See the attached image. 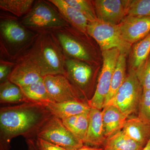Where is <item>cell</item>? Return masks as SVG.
<instances>
[{"instance_id": "cell-22", "label": "cell", "mask_w": 150, "mask_h": 150, "mask_svg": "<svg viewBox=\"0 0 150 150\" xmlns=\"http://www.w3.org/2000/svg\"><path fill=\"white\" fill-rule=\"evenodd\" d=\"M89 112L74 115L62 120L64 125L74 136L83 142L84 144L88 129Z\"/></svg>"}, {"instance_id": "cell-9", "label": "cell", "mask_w": 150, "mask_h": 150, "mask_svg": "<svg viewBox=\"0 0 150 150\" xmlns=\"http://www.w3.org/2000/svg\"><path fill=\"white\" fill-rule=\"evenodd\" d=\"M67 59H77L90 64L93 61L88 46L77 36L78 30L71 25L51 30Z\"/></svg>"}, {"instance_id": "cell-5", "label": "cell", "mask_w": 150, "mask_h": 150, "mask_svg": "<svg viewBox=\"0 0 150 150\" xmlns=\"http://www.w3.org/2000/svg\"><path fill=\"white\" fill-rule=\"evenodd\" d=\"M87 33L96 41L102 51L117 48L121 54L126 55L131 50L132 45L124 40L118 25L108 23L97 18L88 23Z\"/></svg>"}, {"instance_id": "cell-34", "label": "cell", "mask_w": 150, "mask_h": 150, "mask_svg": "<svg viewBox=\"0 0 150 150\" xmlns=\"http://www.w3.org/2000/svg\"><path fill=\"white\" fill-rule=\"evenodd\" d=\"M77 150H103L102 148L91 146L87 145H84L83 146Z\"/></svg>"}, {"instance_id": "cell-30", "label": "cell", "mask_w": 150, "mask_h": 150, "mask_svg": "<svg viewBox=\"0 0 150 150\" xmlns=\"http://www.w3.org/2000/svg\"><path fill=\"white\" fill-rule=\"evenodd\" d=\"M138 111V117L150 125V90L143 89Z\"/></svg>"}, {"instance_id": "cell-26", "label": "cell", "mask_w": 150, "mask_h": 150, "mask_svg": "<svg viewBox=\"0 0 150 150\" xmlns=\"http://www.w3.org/2000/svg\"><path fill=\"white\" fill-rule=\"evenodd\" d=\"M150 54V32L146 37L138 41L133 47L131 54V69H137Z\"/></svg>"}, {"instance_id": "cell-3", "label": "cell", "mask_w": 150, "mask_h": 150, "mask_svg": "<svg viewBox=\"0 0 150 150\" xmlns=\"http://www.w3.org/2000/svg\"><path fill=\"white\" fill-rule=\"evenodd\" d=\"M27 53L35 60L43 77L48 75L66 76V57L51 30L39 32L35 42Z\"/></svg>"}, {"instance_id": "cell-18", "label": "cell", "mask_w": 150, "mask_h": 150, "mask_svg": "<svg viewBox=\"0 0 150 150\" xmlns=\"http://www.w3.org/2000/svg\"><path fill=\"white\" fill-rule=\"evenodd\" d=\"M102 119L106 139L121 131L128 117L114 105L107 104L103 108Z\"/></svg>"}, {"instance_id": "cell-27", "label": "cell", "mask_w": 150, "mask_h": 150, "mask_svg": "<svg viewBox=\"0 0 150 150\" xmlns=\"http://www.w3.org/2000/svg\"><path fill=\"white\" fill-rule=\"evenodd\" d=\"M69 5L79 11L85 17L89 22L97 18L92 1L86 0H65Z\"/></svg>"}, {"instance_id": "cell-1", "label": "cell", "mask_w": 150, "mask_h": 150, "mask_svg": "<svg viewBox=\"0 0 150 150\" xmlns=\"http://www.w3.org/2000/svg\"><path fill=\"white\" fill-rule=\"evenodd\" d=\"M51 115L46 106L30 103L1 108L0 150H10L11 141L18 136L35 137Z\"/></svg>"}, {"instance_id": "cell-29", "label": "cell", "mask_w": 150, "mask_h": 150, "mask_svg": "<svg viewBox=\"0 0 150 150\" xmlns=\"http://www.w3.org/2000/svg\"><path fill=\"white\" fill-rule=\"evenodd\" d=\"M135 70L143 89L150 90V54L140 67Z\"/></svg>"}, {"instance_id": "cell-21", "label": "cell", "mask_w": 150, "mask_h": 150, "mask_svg": "<svg viewBox=\"0 0 150 150\" xmlns=\"http://www.w3.org/2000/svg\"><path fill=\"white\" fill-rule=\"evenodd\" d=\"M144 148L121 130L107 139L103 150H142Z\"/></svg>"}, {"instance_id": "cell-16", "label": "cell", "mask_w": 150, "mask_h": 150, "mask_svg": "<svg viewBox=\"0 0 150 150\" xmlns=\"http://www.w3.org/2000/svg\"><path fill=\"white\" fill-rule=\"evenodd\" d=\"M51 115L61 120L88 112L91 108L88 103L77 100L63 102H51L46 106Z\"/></svg>"}, {"instance_id": "cell-12", "label": "cell", "mask_w": 150, "mask_h": 150, "mask_svg": "<svg viewBox=\"0 0 150 150\" xmlns=\"http://www.w3.org/2000/svg\"><path fill=\"white\" fill-rule=\"evenodd\" d=\"M130 0H96L92 1L97 18L99 20L119 25L127 16Z\"/></svg>"}, {"instance_id": "cell-17", "label": "cell", "mask_w": 150, "mask_h": 150, "mask_svg": "<svg viewBox=\"0 0 150 150\" xmlns=\"http://www.w3.org/2000/svg\"><path fill=\"white\" fill-rule=\"evenodd\" d=\"M48 1L57 9L70 25L88 35L87 30L89 21L83 14L68 4L65 0Z\"/></svg>"}, {"instance_id": "cell-28", "label": "cell", "mask_w": 150, "mask_h": 150, "mask_svg": "<svg viewBox=\"0 0 150 150\" xmlns=\"http://www.w3.org/2000/svg\"><path fill=\"white\" fill-rule=\"evenodd\" d=\"M127 16L150 17V0H130Z\"/></svg>"}, {"instance_id": "cell-8", "label": "cell", "mask_w": 150, "mask_h": 150, "mask_svg": "<svg viewBox=\"0 0 150 150\" xmlns=\"http://www.w3.org/2000/svg\"><path fill=\"white\" fill-rule=\"evenodd\" d=\"M121 52L117 48L102 51L103 64L96 90L92 97L88 101L91 108L101 110L105 105L110 90L111 79Z\"/></svg>"}, {"instance_id": "cell-24", "label": "cell", "mask_w": 150, "mask_h": 150, "mask_svg": "<svg viewBox=\"0 0 150 150\" xmlns=\"http://www.w3.org/2000/svg\"><path fill=\"white\" fill-rule=\"evenodd\" d=\"M126 55L121 54L111 79L110 90L105 100V106L112 99L126 79Z\"/></svg>"}, {"instance_id": "cell-23", "label": "cell", "mask_w": 150, "mask_h": 150, "mask_svg": "<svg viewBox=\"0 0 150 150\" xmlns=\"http://www.w3.org/2000/svg\"><path fill=\"white\" fill-rule=\"evenodd\" d=\"M0 102L19 104L27 103L21 88L8 80L0 85Z\"/></svg>"}, {"instance_id": "cell-4", "label": "cell", "mask_w": 150, "mask_h": 150, "mask_svg": "<svg viewBox=\"0 0 150 150\" xmlns=\"http://www.w3.org/2000/svg\"><path fill=\"white\" fill-rule=\"evenodd\" d=\"M37 1L21 23L28 29L39 33L69 26L57 9L49 1Z\"/></svg>"}, {"instance_id": "cell-33", "label": "cell", "mask_w": 150, "mask_h": 150, "mask_svg": "<svg viewBox=\"0 0 150 150\" xmlns=\"http://www.w3.org/2000/svg\"><path fill=\"white\" fill-rule=\"evenodd\" d=\"M27 144L29 150H38L36 146L35 141L33 139H28Z\"/></svg>"}, {"instance_id": "cell-31", "label": "cell", "mask_w": 150, "mask_h": 150, "mask_svg": "<svg viewBox=\"0 0 150 150\" xmlns=\"http://www.w3.org/2000/svg\"><path fill=\"white\" fill-rule=\"evenodd\" d=\"M15 62L8 61L5 59H0V82L1 83L8 80Z\"/></svg>"}, {"instance_id": "cell-25", "label": "cell", "mask_w": 150, "mask_h": 150, "mask_svg": "<svg viewBox=\"0 0 150 150\" xmlns=\"http://www.w3.org/2000/svg\"><path fill=\"white\" fill-rule=\"evenodd\" d=\"M33 0H1L0 8L16 17L27 14L35 3Z\"/></svg>"}, {"instance_id": "cell-13", "label": "cell", "mask_w": 150, "mask_h": 150, "mask_svg": "<svg viewBox=\"0 0 150 150\" xmlns=\"http://www.w3.org/2000/svg\"><path fill=\"white\" fill-rule=\"evenodd\" d=\"M66 76L80 93L85 95L91 82L93 69L90 64L77 59H67Z\"/></svg>"}, {"instance_id": "cell-15", "label": "cell", "mask_w": 150, "mask_h": 150, "mask_svg": "<svg viewBox=\"0 0 150 150\" xmlns=\"http://www.w3.org/2000/svg\"><path fill=\"white\" fill-rule=\"evenodd\" d=\"M102 111L91 108L89 112V121L84 144L91 146L98 147L106 142Z\"/></svg>"}, {"instance_id": "cell-19", "label": "cell", "mask_w": 150, "mask_h": 150, "mask_svg": "<svg viewBox=\"0 0 150 150\" xmlns=\"http://www.w3.org/2000/svg\"><path fill=\"white\" fill-rule=\"evenodd\" d=\"M122 131L129 138L144 147L150 139V125L138 117L126 120Z\"/></svg>"}, {"instance_id": "cell-2", "label": "cell", "mask_w": 150, "mask_h": 150, "mask_svg": "<svg viewBox=\"0 0 150 150\" xmlns=\"http://www.w3.org/2000/svg\"><path fill=\"white\" fill-rule=\"evenodd\" d=\"M38 35L25 27L16 17L1 13V59L15 62L31 48Z\"/></svg>"}, {"instance_id": "cell-14", "label": "cell", "mask_w": 150, "mask_h": 150, "mask_svg": "<svg viewBox=\"0 0 150 150\" xmlns=\"http://www.w3.org/2000/svg\"><path fill=\"white\" fill-rule=\"evenodd\" d=\"M118 26L124 40L132 45L149 33L150 17L126 16Z\"/></svg>"}, {"instance_id": "cell-20", "label": "cell", "mask_w": 150, "mask_h": 150, "mask_svg": "<svg viewBox=\"0 0 150 150\" xmlns=\"http://www.w3.org/2000/svg\"><path fill=\"white\" fill-rule=\"evenodd\" d=\"M21 88L27 103L46 106L48 103L54 102L48 93L43 78L37 82Z\"/></svg>"}, {"instance_id": "cell-32", "label": "cell", "mask_w": 150, "mask_h": 150, "mask_svg": "<svg viewBox=\"0 0 150 150\" xmlns=\"http://www.w3.org/2000/svg\"><path fill=\"white\" fill-rule=\"evenodd\" d=\"M35 141L38 150H67L39 138H37Z\"/></svg>"}, {"instance_id": "cell-6", "label": "cell", "mask_w": 150, "mask_h": 150, "mask_svg": "<svg viewBox=\"0 0 150 150\" xmlns=\"http://www.w3.org/2000/svg\"><path fill=\"white\" fill-rule=\"evenodd\" d=\"M143 91L136 71L131 68L124 82L107 104L114 105L129 118L139 110Z\"/></svg>"}, {"instance_id": "cell-10", "label": "cell", "mask_w": 150, "mask_h": 150, "mask_svg": "<svg viewBox=\"0 0 150 150\" xmlns=\"http://www.w3.org/2000/svg\"><path fill=\"white\" fill-rule=\"evenodd\" d=\"M8 77V80L20 88L37 82L43 77L35 60L26 52L18 59Z\"/></svg>"}, {"instance_id": "cell-35", "label": "cell", "mask_w": 150, "mask_h": 150, "mask_svg": "<svg viewBox=\"0 0 150 150\" xmlns=\"http://www.w3.org/2000/svg\"><path fill=\"white\" fill-rule=\"evenodd\" d=\"M142 150H150V139L147 144L144 147Z\"/></svg>"}, {"instance_id": "cell-7", "label": "cell", "mask_w": 150, "mask_h": 150, "mask_svg": "<svg viewBox=\"0 0 150 150\" xmlns=\"http://www.w3.org/2000/svg\"><path fill=\"white\" fill-rule=\"evenodd\" d=\"M35 137L67 150H77L84 145L64 125L62 120L52 115L38 130Z\"/></svg>"}, {"instance_id": "cell-11", "label": "cell", "mask_w": 150, "mask_h": 150, "mask_svg": "<svg viewBox=\"0 0 150 150\" xmlns=\"http://www.w3.org/2000/svg\"><path fill=\"white\" fill-rule=\"evenodd\" d=\"M44 83L49 95L54 102L70 100L85 102L81 93L63 75H48L43 77Z\"/></svg>"}]
</instances>
